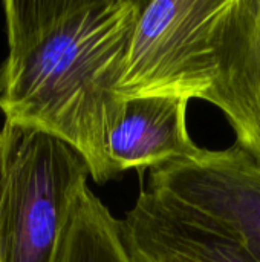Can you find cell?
<instances>
[{
	"instance_id": "6",
	"label": "cell",
	"mask_w": 260,
	"mask_h": 262,
	"mask_svg": "<svg viewBox=\"0 0 260 262\" xmlns=\"http://www.w3.org/2000/svg\"><path fill=\"white\" fill-rule=\"evenodd\" d=\"M202 101L225 115L236 147L260 166V0H231L216 37V78Z\"/></svg>"
},
{
	"instance_id": "5",
	"label": "cell",
	"mask_w": 260,
	"mask_h": 262,
	"mask_svg": "<svg viewBox=\"0 0 260 262\" xmlns=\"http://www.w3.org/2000/svg\"><path fill=\"white\" fill-rule=\"evenodd\" d=\"M120 223L132 262H259L211 218L152 189L139 190Z\"/></svg>"
},
{
	"instance_id": "1",
	"label": "cell",
	"mask_w": 260,
	"mask_h": 262,
	"mask_svg": "<svg viewBox=\"0 0 260 262\" xmlns=\"http://www.w3.org/2000/svg\"><path fill=\"white\" fill-rule=\"evenodd\" d=\"M143 0H5L0 66L6 123L72 147L89 177L116 178L106 138L123 103L115 86Z\"/></svg>"
},
{
	"instance_id": "8",
	"label": "cell",
	"mask_w": 260,
	"mask_h": 262,
	"mask_svg": "<svg viewBox=\"0 0 260 262\" xmlns=\"http://www.w3.org/2000/svg\"><path fill=\"white\" fill-rule=\"evenodd\" d=\"M55 262H132L121 223L84 184L78 192Z\"/></svg>"
},
{
	"instance_id": "2",
	"label": "cell",
	"mask_w": 260,
	"mask_h": 262,
	"mask_svg": "<svg viewBox=\"0 0 260 262\" xmlns=\"http://www.w3.org/2000/svg\"><path fill=\"white\" fill-rule=\"evenodd\" d=\"M89 169L63 141L0 127V262H55Z\"/></svg>"
},
{
	"instance_id": "7",
	"label": "cell",
	"mask_w": 260,
	"mask_h": 262,
	"mask_svg": "<svg viewBox=\"0 0 260 262\" xmlns=\"http://www.w3.org/2000/svg\"><path fill=\"white\" fill-rule=\"evenodd\" d=\"M188 100L152 97L124 101L106 138V155L116 175L156 169L199 152L187 126Z\"/></svg>"
},
{
	"instance_id": "4",
	"label": "cell",
	"mask_w": 260,
	"mask_h": 262,
	"mask_svg": "<svg viewBox=\"0 0 260 262\" xmlns=\"http://www.w3.org/2000/svg\"><path fill=\"white\" fill-rule=\"evenodd\" d=\"M149 189L211 218L260 262V166L239 147H201L190 158L152 169Z\"/></svg>"
},
{
	"instance_id": "3",
	"label": "cell",
	"mask_w": 260,
	"mask_h": 262,
	"mask_svg": "<svg viewBox=\"0 0 260 262\" xmlns=\"http://www.w3.org/2000/svg\"><path fill=\"white\" fill-rule=\"evenodd\" d=\"M231 0H143L115 86L124 103L204 100L216 78V37Z\"/></svg>"
}]
</instances>
